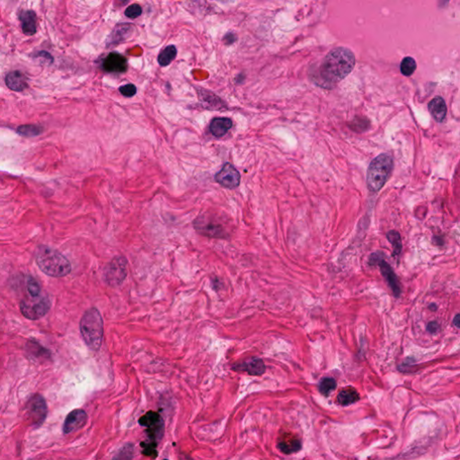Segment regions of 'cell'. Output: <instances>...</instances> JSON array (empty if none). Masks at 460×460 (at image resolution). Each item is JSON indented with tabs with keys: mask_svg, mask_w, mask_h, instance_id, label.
I'll use <instances>...</instances> for the list:
<instances>
[{
	"mask_svg": "<svg viewBox=\"0 0 460 460\" xmlns=\"http://www.w3.org/2000/svg\"><path fill=\"white\" fill-rule=\"evenodd\" d=\"M458 318H459V315L457 314V315L455 316V319H454V322H453L454 324L456 325V328H459V319H458Z\"/></svg>",
	"mask_w": 460,
	"mask_h": 460,
	"instance_id": "35",
	"label": "cell"
},
{
	"mask_svg": "<svg viewBox=\"0 0 460 460\" xmlns=\"http://www.w3.org/2000/svg\"><path fill=\"white\" fill-rule=\"evenodd\" d=\"M27 79H28L26 77V75L22 72L18 71H12L6 76L5 83L10 90L15 92H22L28 88Z\"/></svg>",
	"mask_w": 460,
	"mask_h": 460,
	"instance_id": "14",
	"label": "cell"
},
{
	"mask_svg": "<svg viewBox=\"0 0 460 460\" xmlns=\"http://www.w3.org/2000/svg\"><path fill=\"white\" fill-rule=\"evenodd\" d=\"M47 404L44 397L40 394H35L27 404L26 412L29 422L32 425L43 424L47 416Z\"/></svg>",
	"mask_w": 460,
	"mask_h": 460,
	"instance_id": "8",
	"label": "cell"
},
{
	"mask_svg": "<svg viewBox=\"0 0 460 460\" xmlns=\"http://www.w3.org/2000/svg\"><path fill=\"white\" fill-rule=\"evenodd\" d=\"M237 40V36L235 34L233 33H229L228 35L224 36V42L226 43V44H234V42Z\"/></svg>",
	"mask_w": 460,
	"mask_h": 460,
	"instance_id": "33",
	"label": "cell"
},
{
	"mask_svg": "<svg viewBox=\"0 0 460 460\" xmlns=\"http://www.w3.org/2000/svg\"><path fill=\"white\" fill-rule=\"evenodd\" d=\"M43 128L36 124H27L21 125L18 128L17 132L19 135L25 137H36L43 132Z\"/></svg>",
	"mask_w": 460,
	"mask_h": 460,
	"instance_id": "24",
	"label": "cell"
},
{
	"mask_svg": "<svg viewBox=\"0 0 460 460\" xmlns=\"http://www.w3.org/2000/svg\"><path fill=\"white\" fill-rule=\"evenodd\" d=\"M359 399V394L353 387H347L338 394L337 402L342 406H347L356 403Z\"/></svg>",
	"mask_w": 460,
	"mask_h": 460,
	"instance_id": "21",
	"label": "cell"
},
{
	"mask_svg": "<svg viewBox=\"0 0 460 460\" xmlns=\"http://www.w3.org/2000/svg\"><path fill=\"white\" fill-rule=\"evenodd\" d=\"M355 56L349 49L338 47L325 56L320 67V77L324 84L334 85L345 79L355 66Z\"/></svg>",
	"mask_w": 460,
	"mask_h": 460,
	"instance_id": "1",
	"label": "cell"
},
{
	"mask_svg": "<svg viewBox=\"0 0 460 460\" xmlns=\"http://www.w3.org/2000/svg\"><path fill=\"white\" fill-rule=\"evenodd\" d=\"M19 20L21 22L24 35L34 36L37 31V17L33 10H22L19 14Z\"/></svg>",
	"mask_w": 460,
	"mask_h": 460,
	"instance_id": "15",
	"label": "cell"
},
{
	"mask_svg": "<svg viewBox=\"0 0 460 460\" xmlns=\"http://www.w3.org/2000/svg\"><path fill=\"white\" fill-rule=\"evenodd\" d=\"M140 423L148 428V435L150 440L157 442L162 438L164 422L158 412L149 411L140 419Z\"/></svg>",
	"mask_w": 460,
	"mask_h": 460,
	"instance_id": "9",
	"label": "cell"
},
{
	"mask_svg": "<svg viewBox=\"0 0 460 460\" xmlns=\"http://www.w3.org/2000/svg\"><path fill=\"white\" fill-rule=\"evenodd\" d=\"M393 168L394 162L388 154H381L374 158L367 171V185L369 191L378 192L389 178Z\"/></svg>",
	"mask_w": 460,
	"mask_h": 460,
	"instance_id": "4",
	"label": "cell"
},
{
	"mask_svg": "<svg viewBox=\"0 0 460 460\" xmlns=\"http://www.w3.org/2000/svg\"><path fill=\"white\" fill-rule=\"evenodd\" d=\"M193 226L195 230L204 237L217 239H226L228 237V233L221 224L218 223L216 220L208 219L205 216L195 219Z\"/></svg>",
	"mask_w": 460,
	"mask_h": 460,
	"instance_id": "7",
	"label": "cell"
},
{
	"mask_svg": "<svg viewBox=\"0 0 460 460\" xmlns=\"http://www.w3.org/2000/svg\"><path fill=\"white\" fill-rule=\"evenodd\" d=\"M88 421V414L84 410L76 409L70 412L63 425L64 433L69 434L82 428Z\"/></svg>",
	"mask_w": 460,
	"mask_h": 460,
	"instance_id": "11",
	"label": "cell"
},
{
	"mask_svg": "<svg viewBox=\"0 0 460 460\" xmlns=\"http://www.w3.org/2000/svg\"><path fill=\"white\" fill-rule=\"evenodd\" d=\"M134 27L129 24H121L114 28L110 37V44H118L132 36Z\"/></svg>",
	"mask_w": 460,
	"mask_h": 460,
	"instance_id": "20",
	"label": "cell"
},
{
	"mask_svg": "<svg viewBox=\"0 0 460 460\" xmlns=\"http://www.w3.org/2000/svg\"><path fill=\"white\" fill-rule=\"evenodd\" d=\"M336 388V381L332 377H324L319 384L320 393L327 396Z\"/></svg>",
	"mask_w": 460,
	"mask_h": 460,
	"instance_id": "27",
	"label": "cell"
},
{
	"mask_svg": "<svg viewBox=\"0 0 460 460\" xmlns=\"http://www.w3.org/2000/svg\"><path fill=\"white\" fill-rule=\"evenodd\" d=\"M105 71L111 73H124L128 70L126 58L117 53H111L103 62Z\"/></svg>",
	"mask_w": 460,
	"mask_h": 460,
	"instance_id": "12",
	"label": "cell"
},
{
	"mask_svg": "<svg viewBox=\"0 0 460 460\" xmlns=\"http://www.w3.org/2000/svg\"><path fill=\"white\" fill-rule=\"evenodd\" d=\"M51 308V302L43 295L38 297H28L20 302V310L27 319L38 320L45 316Z\"/></svg>",
	"mask_w": 460,
	"mask_h": 460,
	"instance_id": "5",
	"label": "cell"
},
{
	"mask_svg": "<svg viewBox=\"0 0 460 460\" xmlns=\"http://www.w3.org/2000/svg\"><path fill=\"white\" fill-rule=\"evenodd\" d=\"M215 180L225 188L235 189L239 186L241 182V176L236 167L230 163H227L224 165L222 169L217 173Z\"/></svg>",
	"mask_w": 460,
	"mask_h": 460,
	"instance_id": "10",
	"label": "cell"
},
{
	"mask_svg": "<svg viewBox=\"0 0 460 460\" xmlns=\"http://www.w3.org/2000/svg\"><path fill=\"white\" fill-rule=\"evenodd\" d=\"M27 289L30 297H38L41 295V286L33 277H27Z\"/></svg>",
	"mask_w": 460,
	"mask_h": 460,
	"instance_id": "29",
	"label": "cell"
},
{
	"mask_svg": "<svg viewBox=\"0 0 460 460\" xmlns=\"http://www.w3.org/2000/svg\"><path fill=\"white\" fill-rule=\"evenodd\" d=\"M124 14L130 19H136L139 17H141V15L142 14V8L140 5H131L126 9Z\"/></svg>",
	"mask_w": 460,
	"mask_h": 460,
	"instance_id": "31",
	"label": "cell"
},
{
	"mask_svg": "<svg viewBox=\"0 0 460 460\" xmlns=\"http://www.w3.org/2000/svg\"><path fill=\"white\" fill-rule=\"evenodd\" d=\"M177 50L175 45H169L167 48L164 49L161 53H159L158 62L159 65L166 67L169 65L176 57Z\"/></svg>",
	"mask_w": 460,
	"mask_h": 460,
	"instance_id": "22",
	"label": "cell"
},
{
	"mask_svg": "<svg viewBox=\"0 0 460 460\" xmlns=\"http://www.w3.org/2000/svg\"><path fill=\"white\" fill-rule=\"evenodd\" d=\"M386 237H387L388 241L390 242V244L393 246L394 254H400L401 250H402V241H401V237H400L399 233L392 230V231H389V232L387 233Z\"/></svg>",
	"mask_w": 460,
	"mask_h": 460,
	"instance_id": "28",
	"label": "cell"
},
{
	"mask_svg": "<svg viewBox=\"0 0 460 460\" xmlns=\"http://www.w3.org/2000/svg\"><path fill=\"white\" fill-rule=\"evenodd\" d=\"M278 447L285 454H291L298 451L301 448V443L298 438L289 434H286L280 438Z\"/></svg>",
	"mask_w": 460,
	"mask_h": 460,
	"instance_id": "19",
	"label": "cell"
},
{
	"mask_svg": "<svg viewBox=\"0 0 460 460\" xmlns=\"http://www.w3.org/2000/svg\"><path fill=\"white\" fill-rule=\"evenodd\" d=\"M27 351L32 355L38 358H50L51 352L46 348L42 346L39 342L36 341H28L27 344Z\"/></svg>",
	"mask_w": 460,
	"mask_h": 460,
	"instance_id": "23",
	"label": "cell"
},
{
	"mask_svg": "<svg viewBox=\"0 0 460 460\" xmlns=\"http://www.w3.org/2000/svg\"><path fill=\"white\" fill-rule=\"evenodd\" d=\"M232 121L227 117H216L210 124V131L215 137H223L232 128Z\"/></svg>",
	"mask_w": 460,
	"mask_h": 460,
	"instance_id": "18",
	"label": "cell"
},
{
	"mask_svg": "<svg viewBox=\"0 0 460 460\" xmlns=\"http://www.w3.org/2000/svg\"><path fill=\"white\" fill-rule=\"evenodd\" d=\"M429 113L432 115L434 120L438 123H442L447 115V106L442 97H434L431 101L429 102Z\"/></svg>",
	"mask_w": 460,
	"mask_h": 460,
	"instance_id": "17",
	"label": "cell"
},
{
	"mask_svg": "<svg viewBox=\"0 0 460 460\" xmlns=\"http://www.w3.org/2000/svg\"><path fill=\"white\" fill-rule=\"evenodd\" d=\"M416 62L412 57H405L401 62L400 71H401L403 76L410 77V76H412L413 74V72L416 70Z\"/></svg>",
	"mask_w": 460,
	"mask_h": 460,
	"instance_id": "26",
	"label": "cell"
},
{
	"mask_svg": "<svg viewBox=\"0 0 460 460\" xmlns=\"http://www.w3.org/2000/svg\"><path fill=\"white\" fill-rule=\"evenodd\" d=\"M79 326L85 343L93 351H98L104 338V321L98 309L92 307L85 312Z\"/></svg>",
	"mask_w": 460,
	"mask_h": 460,
	"instance_id": "3",
	"label": "cell"
},
{
	"mask_svg": "<svg viewBox=\"0 0 460 460\" xmlns=\"http://www.w3.org/2000/svg\"><path fill=\"white\" fill-rule=\"evenodd\" d=\"M232 368L235 371L246 372L253 376H261L265 372L266 369L263 359L259 358H252L241 363L236 364L233 366Z\"/></svg>",
	"mask_w": 460,
	"mask_h": 460,
	"instance_id": "13",
	"label": "cell"
},
{
	"mask_svg": "<svg viewBox=\"0 0 460 460\" xmlns=\"http://www.w3.org/2000/svg\"><path fill=\"white\" fill-rule=\"evenodd\" d=\"M36 263L46 275L55 278L64 277L71 272L70 261L57 250L40 246L36 253Z\"/></svg>",
	"mask_w": 460,
	"mask_h": 460,
	"instance_id": "2",
	"label": "cell"
},
{
	"mask_svg": "<svg viewBox=\"0 0 460 460\" xmlns=\"http://www.w3.org/2000/svg\"><path fill=\"white\" fill-rule=\"evenodd\" d=\"M127 276V260L117 256L114 257L105 270V280L110 286H119L122 284Z\"/></svg>",
	"mask_w": 460,
	"mask_h": 460,
	"instance_id": "6",
	"label": "cell"
},
{
	"mask_svg": "<svg viewBox=\"0 0 460 460\" xmlns=\"http://www.w3.org/2000/svg\"><path fill=\"white\" fill-rule=\"evenodd\" d=\"M438 329V325L436 322H431L428 324V330L429 333H435L437 332Z\"/></svg>",
	"mask_w": 460,
	"mask_h": 460,
	"instance_id": "34",
	"label": "cell"
},
{
	"mask_svg": "<svg viewBox=\"0 0 460 460\" xmlns=\"http://www.w3.org/2000/svg\"><path fill=\"white\" fill-rule=\"evenodd\" d=\"M134 456V445L131 443L121 447L112 460H132Z\"/></svg>",
	"mask_w": 460,
	"mask_h": 460,
	"instance_id": "25",
	"label": "cell"
},
{
	"mask_svg": "<svg viewBox=\"0 0 460 460\" xmlns=\"http://www.w3.org/2000/svg\"><path fill=\"white\" fill-rule=\"evenodd\" d=\"M141 447H143V454L145 456H158L157 452V443L154 441H145L141 443Z\"/></svg>",
	"mask_w": 460,
	"mask_h": 460,
	"instance_id": "30",
	"label": "cell"
},
{
	"mask_svg": "<svg viewBox=\"0 0 460 460\" xmlns=\"http://www.w3.org/2000/svg\"><path fill=\"white\" fill-rule=\"evenodd\" d=\"M119 91L123 95V97H132L136 95L137 88L133 84H128L122 86L119 88Z\"/></svg>",
	"mask_w": 460,
	"mask_h": 460,
	"instance_id": "32",
	"label": "cell"
},
{
	"mask_svg": "<svg viewBox=\"0 0 460 460\" xmlns=\"http://www.w3.org/2000/svg\"><path fill=\"white\" fill-rule=\"evenodd\" d=\"M377 264L379 265L380 267V270H381V273L383 276L385 277L387 283L389 284L390 288L392 289V290L394 291V296L395 297H399L400 294H401V287L399 285L398 281L396 279V275L394 274V271L393 269L391 268L389 264L383 261V260H379L377 262Z\"/></svg>",
	"mask_w": 460,
	"mask_h": 460,
	"instance_id": "16",
	"label": "cell"
}]
</instances>
